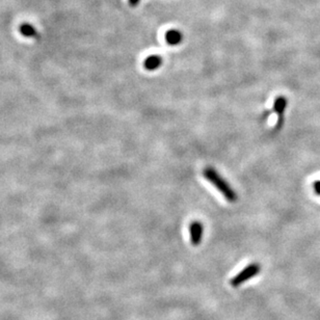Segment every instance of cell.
<instances>
[{"mask_svg":"<svg viewBox=\"0 0 320 320\" xmlns=\"http://www.w3.org/2000/svg\"><path fill=\"white\" fill-rule=\"evenodd\" d=\"M204 177H205L210 183H212L215 188L222 193V195L228 200L230 203H235L237 201V194L233 189L229 183L218 174L213 168H206L203 172Z\"/></svg>","mask_w":320,"mask_h":320,"instance_id":"obj_1","label":"cell"},{"mask_svg":"<svg viewBox=\"0 0 320 320\" xmlns=\"http://www.w3.org/2000/svg\"><path fill=\"white\" fill-rule=\"evenodd\" d=\"M261 271V266L258 263H252L247 265L244 269H242L238 274H236L234 278L231 280V285L233 287H239L241 284L245 283L253 279L259 272Z\"/></svg>","mask_w":320,"mask_h":320,"instance_id":"obj_2","label":"cell"},{"mask_svg":"<svg viewBox=\"0 0 320 320\" xmlns=\"http://www.w3.org/2000/svg\"><path fill=\"white\" fill-rule=\"evenodd\" d=\"M287 107V98L284 96H279L274 99V103H273V111L278 114L279 119H278V123H276V127L278 129H280L284 123V113Z\"/></svg>","mask_w":320,"mask_h":320,"instance_id":"obj_3","label":"cell"},{"mask_svg":"<svg viewBox=\"0 0 320 320\" xmlns=\"http://www.w3.org/2000/svg\"><path fill=\"white\" fill-rule=\"evenodd\" d=\"M203 225L200 222H193L189 225V234H191V242L193 245L198 246L203 238Z\"/></svg>","mask_w":320,"mask_h":320,"instance_id":"obj_4","label":"cell"},{"mask_svg":"<svg viewBox=\"0 0 320 320\" xmlns=\"http://www.w3.org/2000/svg\"><path fill=\"white\" fill-rule=\"evenodd\" d=\"M163 65V58L158 55H150L143 62V67L148 71H155Z\"/></svg>","mask_w":320,"mask_h":320,"instance_id":"obj_5","label":"cell"},{"mask_svg":"<svg viewBox=\"0 0 320 320\" xmlns=\"http://www.w3.org/2000/svg\"><path fill=\"white\" fill-rule=\"evenodd\" d=\"M166 41L171 46H177L182 41V34L176 29H171L166 33Z\"/></svg>","mask_w":320,"mask_h":320,"instance_id":"obj_6","label":"cell"},{"mask_svg":"<svg viewBox=\"0 0 320 320\" xmlns=\"http://www.w3.org/2000/svg\"><path fill=\"white\" fill-rule=\"evenodd\" d=\"M20 33L24 36V37H27V38H35L37 37L38 33L36 29L34 28L33 25L28 24V23H24L20 26Z\"/></svg>","mask_w":320,"mask_h":320,"instance_id":"obj_7","label":"cell"},{"mask_svg":"<svg viewBox=\"0 0 320 320\" xmlns=\"http://www.w3.org/2000/svg\"><path fill=\"white\" fill-rule=\"evenodd\" d=\"M313 188H314V192L316 195L320 196V180L318 181H315L314 184H313Z\"/></svg>","mask_w":320,"mask_h":320,"instance_id":"obj_8","label":"cell"},{"mask_svg":"<svg viewBox=\"0 0 320 320\" xmlns=\"http://www.w3.org/2000/svg\"><path fill=\"white\" fill-rule=\"evenodd\" d=\"M139 2H140V0H128V3H129V5L131 7H136Z\"/></svg>","mask_w":320,"mask_h":320,"instance_id":"obj_9","label":"cell"}]
</instances>
